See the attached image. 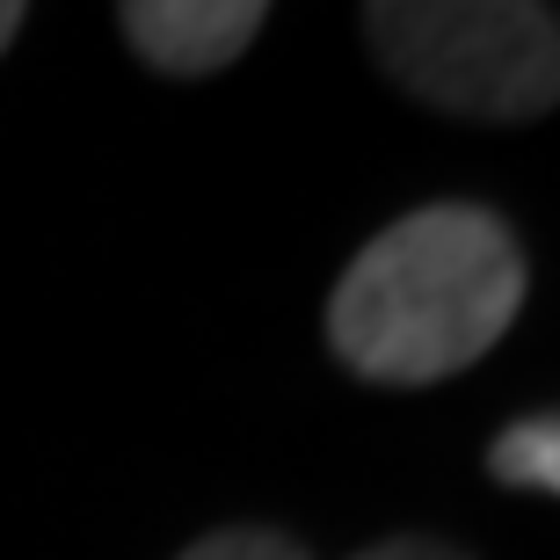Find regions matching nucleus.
<instances>
[{"label":"nucleus","instance_id":"obj_1","mask_svg":"<svg viewBox=\"0 0 560 560\" xmlns=\"http://www.w3.org/2000/svg\"><path fill=\"white\" fill-rule=\"evenodd\" d=\"M524 306V248L488 205H416L328 291V350L364 386H436L495 350Z\"/></svg>","mask_w":560,"mask_h":560},{"label":"nucleus","instance_id":"obj_2","mask_svg":"<svg viewBox=\"0 0 560 560\" xmlns=\"http://www.w3.org/2000/svg\"><path fill=\"white\" fill-rule=\"evenodd\" d=\"M364 37L444 117L524 125L560 103V15L539 0H372Z\"/></svg>","mask_w":560,"mask_h":560},{"label":"nucleus","instance_id":"obj_3","mask_svg":"<svg viewBox=\"0 0 560 560\" xmlns=\"http://www.w3.org/2000/svg\"><path fill=\"white\" fill-rule=\"evenodd\" d=\"M262 22H270L262 0H125L117 8V30L131 37V51L175 81H205V73L233 66L262 37Z\"/></svg>","mask_w":560,"mask_h":560},{"label":"nucleus","instance_id":"obj_4","mask_svg":"<svg viewBox=\"0 0 560 560\" xmlns=\"http://www.w3.org/2000/svg\"><path fill=\"white\" fill-rule=\"evenodd\" d=\"M488 474L502 488H532V495H560V408L553 416H524L488 444Z\"/></svg>","mask_w":560,"mask_h":560},{"label":"nucleus","instance_id":"obj_5","mask_svg":"<svg viewBox=\"0 0 560 560\" xmlns=\"http://www.w3.org/2000/svg\"><path fill=\"white\" fill-rule=\"evenodd\" d=\"M175 560H313V553L270 524H226V532H205L197 546H183Z\"/></svg>","mask_w":560,"mask_h":560},{"label":"nucleus","instance_id":"obj_6","mask_svg":"<svg viewBox=\"0 0 560 560\" xmlns=\"http://www.w3.org/2000/svg\"><path fill=\"white\" fill-rule=\"evenodd\" d=\"M350 560H474V553L436 546V539H378V546H364V553H350Z\"/></svg>","mask_w":560,"mask_h":560},{"label":"nucleus","instance_id":"obj_7","mask_svg":"<svg viewBox=\"0 0 560 560\" xmlns=\"http://www.w3.org/2000/svg\"><path fill=\"white\" fill-rule=\"evenodd\" d=\"M22 22H30V15H22V0H0V51L15 44V30H22Z\"/></svg>","mask_w":560,"mask_h":560}]
</instances>
